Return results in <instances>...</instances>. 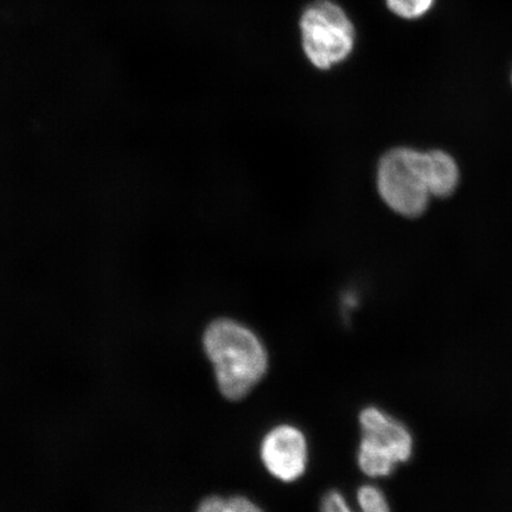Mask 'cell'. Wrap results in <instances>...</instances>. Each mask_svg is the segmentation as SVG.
<instances>
[{
    "mask_svg": "<svg viewBox=\"0 0 512 512\" xmlns=\"http://www.w3.org/2000/svg\"><path fill=\"white\" fill-rule=\"evenodd\" d=\"M203 345L213 363L217 384L224 398L238 401L265 376L267 351L259 337L235 320L221 318L210 323Z\"/></svg>",
    "mask_w": 512,
    "mask_h": 512,
    "instance_id": "1",
    "label": "cell"
},
{
    "mask_svg": "<svg viewBox=\"0 0 512 512\" xmlns=\"http://www.w3.org/2000/svg\"><path fill=\"white\" fill-rule=\"evenodd\" d=\"M298 24L304 54L313 67L326 72L354 53L355 24L334 0H313L303 9Z\"/></svg>",
    "mask_w": 512,
    "mask_h": 512,
    "instance_id": "2",
    "label": "cell"
},
{
    "mask_svg": "<svg viewBox=\"0 0 512 512\" xmlns=\"http://www.w3.org/2000/svg\"><path fill=\"white\" fill-rule=\"evenodd\" d=\"M377 187L387 206L402 216L415 219L424 214L431 200L424 152L396 147L384 155L377 169Z\"/></svg>",
    "mask_w": 512,
    "mask_h": 512,
    "instance_id": "3",
    "label": "cell"
},
{
    "mask_svg": "<svg viewBox=\"0 0 512 512\" xmlns=\"http://www.w3.org/2000/svg\"><path fill=\"white\" fill-rule=\"evenodd\" d=\"M362 440L358 465L369 477H387L395 467L407 463L413 454V437L408 428L375 407L360 415Z\"/></svg>",
    "mask_w": 512,
    "mask_h": 512,
    "instance_id": "4",
    "label": "cell"
},
{
    "mask_svg": "<svg viewBox=\"0 0 512 512\" xmlns=\"http://www.w3.org/2000/svg\"><path fill=\"white\" fill-rule=\"evenodd\" d=\"M261 459L266 469L281 482L291 483L304 475L307 444L296 427L279 426L266 435L261 444Z\"/></svg>",
    "mask_w": 512,
    "mask_h": 512,
    "instance_id": "5",
    "label": "cell"
},
{
    "mask_svg": "<svg viewBox=\"0 0 512 512\" xmlns=\"http://www.w3.org/2000/svg\"><path fill=\"white\" fill-rule=\"evenodd\" d=\"M424 170L428 189L434 197L445 198L454 194L460 181L456 160L447 152H424Z\"/></svg>",
    "mask_w": 512,
    "mask_h": 512,
    "instance_id": "6",
    "label": "cell"
},
{
    "mask_svg": "<svg viewBox=\"0 0 512 512\" xmlns=\"http://www.w3.org/2000/svg\"><path fill=\"white\" fill-rule=\"evenodd\" d=\"M360 512H390L389 504L383 492L374 485H364L357 494ZM320 512H354L338 491H329L323 497Z\"/></svg>",
    "mask_w": 512,
    "mask_h": 512,
    "instance_id": "7",
    "label": "cell"
},
{
    "mask_svg": "<svg viewBox=\"0 0 512 512\" xmlns=\"http://www.w3.org/2000/svg\"><path fill=\"white\" fill-rule=\"evenodd\" d=\"M384 3L396 17L418 21L430 14L437 0H384Z\"/></svg>",
    "mask_w": 512,
    "mask_h": 512,
    "instance_id": "8",
    "label": "cell"
},
{
    "mask_svg": "<svg viewBox=\"0 0 512 512\" xmlns=\"http://www.w3.org/2000/svg\"><path fill=\"white\" fill-rule=\"evenodd\" d=\"M227 512H264L258 505L242 496H234L227 499Z\"/></svg>",
    "mask_w": 512,
    "mask_h": 512,
    "instance_id": "9",
    "label": "cell"
},
{
    "mask_svg": "<svg viewBox=\"0 0 512 512\" xmlns=\"http://www.w3.org/2000/svg\"><path fill=\"white\" fill-rule=\"evenodd\" d=\"M197 512H227V502L221 497L211 496L204 499Z\"/></svg>",
    "mask_w": 512,
    "mask_h": 512,
    "instance_id": "10",
    "label": "cell"
},
{
    "mask_svg": "<svg viewBox=\"0 0 512 512\" xmlns=\"http://www.w3.org/2000/svg\"><path fill=\"white\" fill-rule=\"evenodd\" d=\"M511 80H512V78H511Z\"/></svg>",
    "mask_w": 512,
    "mask_h": 512,
    "instance_id": "11",
    "label": "cell"
}]
</instances>
